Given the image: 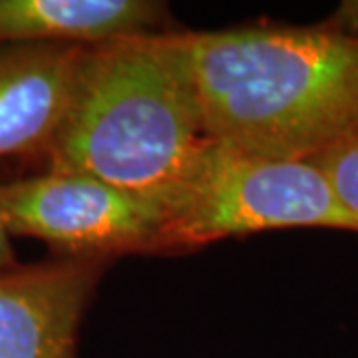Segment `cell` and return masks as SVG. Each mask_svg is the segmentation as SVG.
<instances>
[{
	"mask_svg": "<svg viewBox=\"0 0 358 358\" xmlns=\"http://www.w3.org/2000/svg\"><path fill=\"white\" fill-rule=\"evenodd\" d=\"M183 32L88 46L40 171L84 173L166 209L211 145Z\"/></svg>",
	"mask_w": 358,
	"mask_h": 358,
	"instance_id": "6da1fadb",
	"label": "cell"
},
{
	"mask_svg": "<svg viewBox=\"0 0 358 358\" xmlns=\"http://www.w3.org/2000/svg\"><path fill=\"white\" fill-rule=\"evenodd\" d=\"M183 40L205 129L225 148L308 159L358 126V32L263 22Z\"/></svg>",
	"mask_w": 358,
	"mask_h": 358,
	"instance_id": "7a4b0ae2",
	"label": "cell"
},
{
	"mask_svg": "<svg viewBox=\"0 0 358 358\" xmlns=\"http://www.w3.org/2000/svg\"><path fill=\"white\" fill-rule=\"evenodd\" d=\"M327 227L358 233V221L307 159L241 154L217 141L199 157L164 213V253L189 251L261 231Z\"/></svg>",
	"mask_w": 358,
	"mask_h": 358,
	"instance_id": "3957f363",
	"label": "cell"
},
{
	"mask_svg": "<svg viewBox=\"0 0 358 358\" xmlns=\"http://www.w3.org/2000/svg\"><path fill=\"white\" fill-rule=\"evenodd\" d=\"M0 221L64 257L164 253V209L84 173L38 171L0 181Z\"/></svg>",
	"mask_w": 358,
	"mask_h": 358,
	"instance_id": "277c9868",
	"label": "cell"
},
{
	"mask_svg": "<svg viewBox=\"0 0 358 358\" xmlns=\"http://www.w3.org/2000/svg\"><path fill=\"white\" fill-rule=\"evenodd\" d=\"M106 259L56 255L0 271V358H76Z\"/></svg>",
	"mask_w": 358,
	"mask_h": 358,
	"instance_id": "5b68a950",
	"label": "cell"
},
{
	"mask_svg": "<svg viewBox=\"0 0 358 358\" xmlns=\"http://www.w3.org/2000/svg\"><path fill=\"white\" fill-rule=\"evenodd\" d=\"M86 48L0 44V157L38 162L64 120Z\"/></svg>",
	"mask_w": 358,
	"mask_h": 358,
	"instance_id": "8992f818",
	"label": "cell"
},
{
	"mask_svg": "<svg viewBox=\"0 0 358 358\" xmlns=\"http://www.w3.org/2000/svg\"><path fill=\"white\" fill-rule=\"evenodd\" d=\"M169 8L150 0H0V44L98 46L166 32Z\"/></svg>",
	"mask_w": 358,
	"mask_h": 358,
	"instance_id": "52a82bcc",
	"label": "cell"
},
{
	"mask_svg": "<svg viewBox=\"0 0 358 358\" xmlns=\"http://www.w3.org/2000/svg\"><path fill=\"white\" fill-rule=\"evenodd\" d=\"M307 162L327 178L336 199L358 221V126Z\"/></svg>",
	"mask_w": 358,
	"mask_h": 358,
	"instance_id": "ba28073f",
	"label": "cell"
},
{
	"mask_svg": "<svg viewBox=\"0 0 358 358\" xmlns=\"http://www.w3.org/2000/svg\"><path fill=\"white\" fill-rule=\"evenodd\" d=\"M334 24H338L341 28H346L350 32H358V0H346L343 2L336 13L333 14Z\"/></svg>",
	"mask_w": 358,
	"mask_h": 358,
	"instance_id": "9c48e42d",
	"label": "cell"
},
{
	"mask_svg": "<svg viewBox=\"0 0 358 358\" xmlns=\"http://www.w3.org/2000/svg\"><path fill=\"white\" fill-rule=\"evenodd\" d=\"M10 233L6 231L4 223L0 221V271L16 267V255H14L13 243H10Z\"/></svg>",
	"mask_w": 358,
	"mask_h": 358,
	"instance_id": "30bf717a",
	"label": "cell"
}]
</instances>
